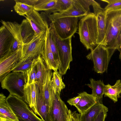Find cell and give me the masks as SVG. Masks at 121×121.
<instances>
[{
	"label": "cell",
	"mask_w": 121,
	"mask_h": 121,
	"mask_svg": "<svg viewBox=\"0 0 121 121\" xmlns=\"http://www.w3.org/2000/svg\"><path fill=\"white\" fill-rule=\"evenodd\" d=\"M78 34L81 42L87 50L91 51L97 46V21L94 13L91 12L81 19L78 24Z\"/></svg>",
	"instance_id": "1"
},
{
	"label": "cell",
	"mask_w": 121,
	"mask_h": 121,
	"mask_svg": "<svg viewBox=\"0 0 121 121\" xmlns=\"http://www.w3.org/2000/svg\"><path fill=\"white\" fill-rule=\"evenodd\" d=\"M49 32L58 51L60 64L59 72L61 75L65 74L69 69L70 62L73 58L72 54V37L64 39H61L57 34L53 24L51 22L49 27Z\"/></svg>",
	"instance_id": "2"
},
{
	"label": "cell",
	"mask_w": 121,
	"mask_h": 121,
	"mask_svg": "<svg viewBox=\"0 0 121 121\" xmlns=\"http://www.w3.org/2000/svg\"><path fill=\"white\" fill-rule=\"evenodd\" d=\"M27 80L26 73L12 72L0 82L2 88L7 90L9 94L16 96L24 101V89Z\"/></svg>",
	"instance_id": "3"
},
{
	"label": "cell",
	"mask_w": 121,
	"mask_h": 121,
	"mask_svg": "<svg viewBox=\"0 0 121 121\" xmlns=\"http://www.w3.org/2000/svg\"><path fill=\"white\" fill-rule=\"evenodd\" d=\"M114 52L103 45L99 44L86 57L93 61L95 71L102 73L107 72L110 61Z\"/></svg>",
	"instance_id": "4"
},
{
	"label": "cell",
	"mask_w": 121,
	"mask_h": 121,
	"mask_svg": "<svg viewBox=\"0 0 121 121\" xmlns=\"http://www.w3.org/2000/svg\"><path fill=\"white\" fill-rule=\"evenodd\" d=\"M6 101L18 121H43L26 102L17 96L9 94L6 98Z\"/></svg>",
	"instance_id": "5"
},
{
	"label": "cell",
	"mask_w": 121,
	"mask_h": 121,
	"mask_svg": "<svg viewBox=\"0 0 121 121\" xmlns=\"http://www.w3.org/2000/svg\"><path fill=\"white\" fill-rule=\"evenodd\" d=\"M121 9L107 12L106 32L102 44L108 47L116 39L121 28Z\"/></svg>",
	"instance_id": "6"
},
{
	"label": "cell",
	"mask_w": 121,
	"mask_h": 121,
	"mask_svg": "<svg viewBox=\"0 0 121 121\" xmlns=\"http://www.w3.org/2000/svg\"><path fill=\"white\" fill-rule=\"evenodd\" d=\"M92 0H73L70 7L62 12H57L48 15L50 21L66 17H80L87 15L91 12L90 7Z\"/></svg>",
	"instance_id": "7"
},
{
	"label": "cell",
	"mask_w": 121,
	"mask_h": 121,
	"mask_svg": "<svg viewBox=\"0 0 121 121\" xmlns=\"http://www.w3.org/2000/svg\"><path fill=\"white\" fill-rule=\"evenodd\" d=\"M78 18L64 17L50 21L58 36L61 39H64L72 37L76 32Z\"/></svg>",
	"instance_id": "8"
},
{
	"label": "cell",
	"mask_w": 121,
	"mask_h": 121,
	"mask_svg": "<svg viewBox=\"0 0 121 121\" xmlns=\"http://www.w3.org/2000/svg\"><path fill=\"white\" fill-rule=\"evenodd\" d=\"M46 33L36 35L29 42L24 43L21 48V62L29 59H36L41 55L45 45Z\"/></svg>",
	"instance_id": "9"
},
{
	"label": "cell",
	"mask_w": 121,
	"mask_h": 121,
	"mask_svg": "<svg viewBox=\"0 0 121 121\" xmlns=\"http://www.w3.org/2000/svg\"><path fill=\"white\" fill-rule=\"evenodd\" d=\"M60 94L54 91L53 100L51 109L52 121H69V111L64 102L61 99Z\"/></svg>",
	"instance_id": "10"
},
{
	"label": "cell",
	"mask_w": 121,
	"mask_h": 121,
	"mask_svg": "<svg viewBox=\"0 0 121 121\" xmlns=\"http://www.w3.org/2000/svg\"><path fill=\"white\" fill-rule=\"evenodd\" d=\"M21 48L13 52H9L0 59V80L1 82L20 61Z\"/></svg>",
	"instance_id": "11"
},
{
	"label": "cell",
	"mask_w": 121,
	"mask_h": 121,
	"mask_svg": "<svg viewBox=\"0 0 121 121\" xmlns=\"http://www.w3.org/2000/svg\"><path fill=\"white\" fill-rule=\"evenodd\" d=\"M92 6L94 13L96 16L97 21L98 35L97 45L102 44L105 38L106 30V19L107 11L102 8L97 2L93 0Z\"/></svg>",
	"instance_id": "12"
},
{
	"label": "cell",
	"mask_w": 121,
	"mask_h": 121,
	"mask_svg": "<svg viewBox=\"0 0 121 121\" xmlns=\"http://www.w3.org/2000/svg\"><path fill=\"white\" fill-rule=\"evenodd\" d=\"M24 17L31 24L36 35L46 33L49 28L48 24L38 11L33 10Z\"/></svg>",
	"instance_id": "13"
},
{
	"label": "cell",
	"mask_w": 121,
	"mask_h": 121,
	"mask_svg": "<svg viewBox=\"0 0 121 121\" xmlns=\"http://www.w3.org/2000/svg\"><path fill=\"white\" fill-rule=\"evenodd\" d=\"M52 75V70L48 69L44 83L41 87L38 86L43 99L50 110L53 98L54 90L51 83Z\"/></svg>",
	"instance_id": "14"
},
{
	"label": "cell",
	"mask_w": 121,
	"mask_h": 121,
	"mask_svg": "<svg viewBox=\"0 0 121 121\" xmlns=\"http://www.w3.org/2000/svg\"><path fill=\"white\" fill-rule=\"evenodd\" d=\"M49 27L46 33L44 49L41 56L49 69L54 71L59 69V65L55 58L50 47Z\"/></svg>",
	"instance_id": "15"
},
{
	"label": "cell",
	"mask_w": 121,
	"mask_h": 121,
	"mask_svg": "<svg viewBox=\"0 0 121 121\" xmlns=\"http://www.w3.org/2000/svg\"><path fill=\"white\" fill-rule=\"evenodd\" d=\"M15 39L4 26L0 28V58L6 55L9 51Z\"/></svg>",
	"instance_id": "16"
},
{
	"label": "cell",
	"mask_w": 121,
	"mask_h": 121,
	"mask_svg": "<svg viewBox=\"0 0 121 121\" xmlns=\"http://www.w3.org/2000/svg\"><path fill=\"white\" fill-rule=\"evenodd\" d=\"M35 107L36 115L39 116L43 121H52L50 109L43 99L38 86Z\"/></svg>",
	"instance_id": "17"
},
{
	"label": "cell",
	"mask_w": 121,
	"mask_h": 121,
	"mask_svg": "<svg viewBox=\"0 0 121 121\" xmlns=\"http://www.w3.org/2000/svg\"><path fill=\"white\" fill-rule=\"evenodd\" d=\"M38 86L35 82L26 85L24 89V101L36 114L35 107Z\"/></svg>",
	"instance_id": "18"
},
{
	"label": "cell",
	"mask_w": 121,
	"mask_h": 121,
	"mask_svg": "<svg viewBox=\"0 0 121 121\" xmlns=\"http://www.w3.org/2000/svg\"><path fill=\"white\" fill-rule=\"evenodd\" d=\"M108 108L103 104L97 102L94 104L82 114H79L80 121H94L102 111L107 112Z\"/></svg>",
	"instance_id": "19"
},
{
	"label": "cell",
	"mask_w": 121,
	"mask_h": 121,
	"mask_svg": "<svg viewBox=\"0 0 121 121\" xmlns=\"http://www.w3.org/2000/svg\"><path fill=\"white\" fill-rule=\"evenodd\" d=\"M6 97L0 94V121H18L6 101Z\"/></svg>",
	"instance_id": "20"
},
{
	"label": "cell",
	"mask_w": 121,
	"mask_h": 121,
	"mask_svg": "<svg viewBox=\"0 0 121 121\" xmlns=\"http://www.w3.org/2000/svg\"><path fill=\"white\" fill-rule=\"evenodd\" d=\"M34 64L36 70V77L35 81L38 86L41 87L44 84L48 68L41 55L35 59Z\"/></svg>",
	"instance_id": "21"
},
{
	"label": "cell",
	"mask_w": 121,
	"mask_h": 121,
	"mask_svg": "<svg viewBox=\"0 0 121 121\" xmlns=\"http://www.w3.org/2000/svg\"><path fill=\"white\" fill-rule=\"evenodd\" d=\"M81 98L78 103L75 106L80 114H82L97 102V99L92 95L83 92L78 94Z\"/></svg>",
	"instance_id": "22"
},
{
	"label": "cell",
	"mask_w": 121,
	"mask_h": 121,
	"mask_svg": "<svg viewBox=\"0 0 121 121\" xmlns=\"http://www.w3.org/2000/svg\"><path fill=\"white\" fill-rule=\"evenodd\" d=\"M90 83L86 84L92 89V94L97 99V102L103 104V96L104 94L105 85L101 80L96 81L92 78L90 79Z\"/></svg>",
	"instance_id": "23"
},
{
	"label": "cell",
	"mask_w": 121,
	"mask_h": 121,
	"mask_svg": "<svg viewBox=\"0 0 121 121\" xmlns=\"http://www.w3.org/2000/svg\"><path fill=\"white\" fill-rule=\"evenodd\" d=\"M121 81L117 80L113 86L109 84L105 85L104 90V97H107L112 100L114 103L118 101V99L121 97Z\"/></svg>",
	"instance_id": "24"
},
{
	"label": "cell",
	"mask_w": 121,
	"mask_h": 121,
	"mask_svg": "<svg viewBox=\"0 0 121 121\" xmlns=\"http://www.w3.org/2000/svg\"><path fill=\"white\" fill-rule=\"evenodd\" d=\"M0 22L12 34L21 48L23 43L21 35L20 24L15 22L6 21L2 20Z\"/></svg>",
	"instance_id": "25"
},
{
	"label": "cell",
	"mask_w": 121,
	"mask_h": 121,
	"mask_svg": "<svg viewBox=\"0 0 121 121\" xmlns=\"http://www.w3.org/2000/svg\"><path fill=\"white\" fill-rule=\"evenodd\" d=\"M20 25L23 44L28 43L36 36L35 32L29 22L26 19L22 21Z\"/></svg>",
	"instance_id": "26"
},
{
	"label": "cell",
	"mask_w": 121,
	"mask_h": 121,
	"mask_svg": "<svg viewBox=\"0 0 121 121\" xmlns=\"http://www.w3.org/2000/svg\"><path fill=\"white\" fill-rule=\"evenodd\" d=\"M57 0H38L34 7V10L38 11H44L49 15L55 6Z\"/></svg>",
	"instance_id": "27"
},
{
	"label": "cell",
	"mask_w": 121,
	"mask_h": 121,
	"mask_svg": "<svg viewBox=\"0 0 121 121\" xmlns=\"http://www.w3.org/2000/svg\"><path fill=\"white\" fill-rule=\"evenodd\" d=\"M51 83L55 93L60 94L61 91L65 88V85L63 82L61 75L57 71L53 73Z\"/></svg>",
	"instance_id": "28"
},
{
	"label": "cell",
	"mask_w": 121,
	"mask_h": 121,
	"mask_svg": "<svg viewBox=\"0 0 121 121\" xmlns=\"http://www.w3.org/2000/svg\"><path fill=\"white\" fill-rule=\"evenodd\" d=\"M35 59H29L22 62H18L11 70V71L26 73L34 64Z\"/></svg>",
	"instance_id": "29"
},
{
	"label": "cell",
	"mask_w": 121,
	"mask_h": 121,
	"mask_svg": "<svg viewBox=\"0 0 121 121\" xmlns=\"http://www.w3.org/2000/svg\"><path fill=\"white\" fill-rule=\"evenodd\" d=\"M14 1L16 3L13 7L14 10L20 15L24 16L34 9L33 6L29 5L17 0Z\"/></svg>",
	"instance_id": "30"
},
{
	"label": "cell",
	"mask_w": 121,
	"mask_h": 121,
	"mask_svg": "<svg viewBox=\"0 0 121 121\" xmlns=\"http://www.w3.org/2000/svg\"><path fill=\"white\" fill-rule=\"evenodd\" d=\"M73 0H57L56 4L52 10L51 13L59 12H63L71 6Z\"/></svg>",
	"instance_id": "31"
},
{
	"label": "cell",
	"mask_w": 121,
	"mask_h": 121,
	"mask_svg": "<svg viewBox=\"0 0 121 121\" xmlns=\"http://www.w3.org/2000/svg\"><path fill=\"white\" fill-rule=\"evenodd\" d=\"M108 4L104 8L107 11L121 9V0H101Z\"/></svg>",
	"instance_id": "32"
},
{
	"label": "cell",
	"mask_w": 121,
	"mask_h": 121,
	"mask_svg": "<svg viewBox=\"0 0 121 121\" xmlns=\"http://www.w3.org/2000/svg\"><path fill=\"white\" fill-rule=\"evenodd\" d=\"M26 73L28 78L26 85L35 82L36 77V70L34 63L32 67L27 71Z\"/></svg>",
	"instance_id": "33"
},
{
	"label": "cell",
	"mask_w": 121,
	"mask_h": 121,
	"mask_svg": "<svg viewBox=\"0 0 121 121\" xmlns=\"http://www.w3.org/2000/svg\"><path fill=\"white\" fill-rule=\"evenodd\" d=\"M49 40L50 47L52 51L55 60L58 64L59 67L60 65V62L58 50L57 47L50 34Z\"/></svg>",
	"instance_id": "34"
},
{
	"label": "cell",
	"mask_w": 121,
	"mask_h": 121,
	"mask_svg": "<svg viewBox=\"0 0 121 121\" xmlns=\"http://www.w3.org/2000/svg\"><path fill=\"white\" fill-rule=\"evenodd\" d=\"M121 45V28L118 35L113 42L109 46L107 47L115 51L116 49L119 50Z\"/></svg>",
	"instance_id": "35"
},
{
	"label": "cell",
	"mask_w": 121,
	"mask_h": 121,
	"mask_svg": "<svg viewBox=\"0 0 121 121\" xmlns=\"http://www.w3.org/2000/svg\"><path fill=\"white\" fill-rule=\"evenodd\" d=\"M69 121H80L79 114L77 113L76 111L72 112L69 109Z\"/></svg>",
	"instance_id": "36"
},
{
	"label": "cell",
	"mask_w": 121,
	"mask_h": 121,
	"mask_svg": "<svg viewBox=\"0 0 121 121\" xmlns=\"http://www.w3.org/2000/svg\"><path fill=\"white\" fill-rule=\"evenodd\" d=\"M81 98V97L78 95L76 97L69 99L67 100V102L71 106H75L79 102Z\"/></svg>",
	"instance_id": "37"
},
{
	"label": "cell",
	"mask_w": 121,
	"mask_h": 121,
	"mask_svg": "<svg viewBox=\"0 0 121 121\" xmlns=\"http://www.w3.org/2000/svg\"><path fill=\"white\" fill-rule=\"evenodd\" d=\"M107 112L103 111L96 117L94 121H105L107 115Z\"/></svg>",
	"instance_id": "38"
},
{
	"label": "cell",
	"mask_w": 121,
	"mask_h": 121,
	"mask_svg": "<svg viewBox=\"0 0 121 121\" xmlns=\"http://www.w3.org/2000/svg\"><path fill=\"white\" fill-rule=\"evenodd\" d=\"M20 48H21V47L20 46L18 42L15 39L12 45L10 50L9 52H14Z\"/></svg>",
	"instance_id": "39"
},
{
	"label": "cell",
	"mask_w": 121,
	"mask_h": 121,
	"mask_svg": "<svg viewBox=\"0 0 121 121\" xmlns=\"http://www.w3.org/2000/svg\"><path fill=\"white\" fill-rule=\"evenodd\" d=\"M18 1L29 5L34 7L38 0H17Z\"/></svg>",
	"instance_id": "40"
},
{
	"label": "cell",
	"mask_w": 121,
	"mask_h": 121,
	"mask_svg": "<svg viewBox=\"0 0 121 121\" xmlns=\"http://www.w3.org/2000/svg\"><path fill=\"white\" fill-rule=\"evenodd\" d=\"M119 50L120 51L119 58L121 61V46Z\"/></svg>",
	"instance_id": "41"
},
{
	"label": "cell",
	"mask_w": 121,
	"mask_h": 121,
	"mask_svg": "<svg viewBox=\"0 0 121 121\" xmlns=\"http://www.w3.org/2000/svg\"><path fill=\"white\" fill-rule=\"evenodd\" d=\"M120 21H121V18H120Z\"/></svg>",
	"instance_id": "42"
},
{
	"label": "cell",
	"mask_w": 121,
	"mask_h": 121,
	"mask_svg": "<svg viewBox=\"0 0 121 121\" xmlns=\"http://www.w3.org/2000/svg\"></svg>",
	"instance_id": "43"
}]
</instances>
